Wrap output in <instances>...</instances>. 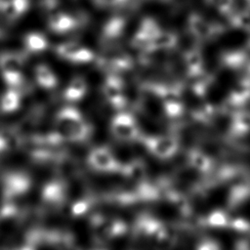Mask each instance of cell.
Wrapping results in <instances>:
<instances>
[{"instance_id":"1","label":"cell","mask_w":250,"mask_h":250,"mask_svg":"<svg viewBox=\"0 0 250 250\" xmlns=\"http://www.w3.org/2000/svg\"><path fill=\"white\" fill-rule=\"evenodd\" d=\"M188 25L192 35L202 40H208L216 36L222 30V27L209 22L198 14H191L189 16Z\"/></svg>"},{"instance_id":"2","label":"cell","mask_w":250,"mask_h":250,"mask_svg":"<svg viewBox=\"0 0 250 250\" xmlns=\"http://www.w3.org/2000/svg\"><path fill=\"white\" fill-rule=\"evenodd\" d=\"M22 63L21 56L13 53H6L0 56V67L7 75H16L19 73Z\"/></svg>"},{"instance_id":"3","label":"cell","mask_w":250,"mask_h":250,"mask_svg":"<svg viewBox=\"0 0 250 250\" xmlns=\"http://www.w3.org/2000/svg\"><path fill=\"white\" fill-rule=\"evenodd\" d=\"M178 41L177 36L172 32L160 31L149 44V51L160 50V49H170L176 45Z\"/></svg>"},{"instance_id":"4","label":"cell","mask_w":250,"mask_h":250,"mask_svg":"<svg viewBox=\"0 0 250 250\" xmlns=\"http://www.w3.org/2000/svg\"><path fill=\"white\" fill-rule=\"evenodd\" d=\"M49 24L53 30L57 32H64L70 30L74 26L75 21L71 17L65 14L56 13L51 16Z\"/></svg>"},{"instance_id":"5","label":"cell","mask_w":250,"mask_h":250,"mask_svg":"<svg viewBox=\"0 0 250 250\" xmlns=\"http://www.w3.org/2000/svg\"><path fill=\"white\" fill-rule=\"evenodd\" d=\"M186 66L191 74H198L201 71L203 64V58L199 51L191 50L186 54Z\"/></svg>"},{"instance_id":"6","label":"cell","mask_w":250,"mask_h":250,"mask_svg":"<svg viewBox=\"0 0 250 250\" xmlns=\"http://www.w3.org/2000/svg\"><path fill=\"white\" fill-rule=\"evenodd\" d=\"M24 44L28 51L30 52H41L47 48L48 42L42 34L39 33H29L24 38Z\"/></svg>"},{"instance_id":"7","label":"cell","mask_w":250,"mask_h":250,"mask_svg":"<svg viewBox=\"0 0 250 250\" xmlns=\"http://www.w3.org/2000/svg\"><path fill=\"white\" fill-rule=\"evenodd\" d=\"M8 18H16L26 9V0H9L1 7Z\"/></svg>"},{"instance_id":"8","label":"cell","mask_w":250,"mask_h":250,"mask_svg":"<svg viewBox=\"0 0 250 250\" xmlns=\"http://www.w3.org/2000/svg\"><path fill=\"white\" fill-rule=\"evenodd\" d=\"M229 21L234 27L242 29L250 28V13L247 11H241L231 14Z\"/></svg>"},{"instance_id":"9","label":"cell","mask_w":250,"mask_h":250,"mask_svg":"<svg viewBox=\"0 0 250 250\" xmlns=\"http://www.w3.org/2000/svg\"><path fill=\"white\" fill-rule=\"evenodd\" d=\"M222 62L229 67H238L244 62H246V55L242 52H229L226 53L223 58Z\"/></svg>"},{"instance_id":"10","label":"cell","mask_w":250,"mask_h":250,"mask_svg":"<svg viewBox=\"0 0 250 250\" xmlns=\"http://www.w3.org/2000/svg\"><path fill=\"white\" fill-rule=\"evenodd\" d=\"M36 75H37L38 80L41 83H44L46 85L53 84L54 79H55L53 72L46 65H39L36 68Z\"/></svg>"},{"instance_id":"11","label":"cell","mask_w":250,"mask_h":250,"mask_svg":"<svg viewBox=\"0 0 250 250\" xmlns=\"http://www.w3.org/2000/svg\"><path fill=\"white\" fill-rule=\"evenodd\" d=\"M123 28V21L121 20H113L105 26L104 35L107 38H112L113 36H117Z\"/></svg>"},{"instance_id":"12","label":"cell","mask_w":250,"mask_h":250,"mask_svg":"<svg viewBox=\"0 0 250 250\" xmlns=\"http://www.w3.org/2000/svg\"><path fill=\"white\" fill-rule=\"evenodd\" d=\"M209 5L214 7L221 13H229L231 6L233 4V0H206Z\"/></svg>"},{"instance_id":"13","label":"cell","mask_w":250,"mask_h":250,"mask_svg":"<svg viewBox=\"0 0 250 250\" xmlns=\"http://www.w3.org/2000/svg\"><path fill=\"white\" fill-rule=\"evenodd\" d=\"M95 1L101 5H114V4H119L124 0H95Z\"/></svg>"},{"instance_id":"14","label":"cell","mask_w":250,"mask_h":250,"mask_svg":"<svg viewBox=\"0 0 250 250\" xmlns=\"http://www.w3.org/2000/svg\"><path fill=\"white\" fill-rule=\"evenodd\" d=\"M247 45H248V47L250 48V35H249V38H248V40H247Z\"/></svg>"}]
</instances>
